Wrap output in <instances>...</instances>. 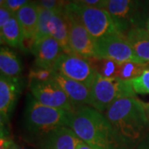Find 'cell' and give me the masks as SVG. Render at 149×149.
Wrapping results in <instances>:
<instances>
[{
	"instance_id": "cell-16",
	"label": "cell",
	"mask_w": 149,
	"mask_h": 149,
	"mask_svg": "<svg viewBox=\"0 0 149 149\" xmlns=\"http://www.w3.org/2000/svg\"><path fill=\"white\" fill-rule=\"evenodd\" d=\"M39 16V4L37 1H32L17 11L16 17L25 40H30L32 43L37 32Z\"/></svg>"
},
{
	"instance_id": "cell-18",
	"label": "cell",
	"mask_w": 149,
	"mask_h": 149,
	"mask_svg": "<svg viewBox=\"0 0 149 149\" xmlns=\"http://www.w3.org/2000/svg\"><path fill=\"white\" fill-rule=\"evenodd\" d=\"M22 63L18 55L10 48L2 47L0 49V72L8 77L17 78L22 73Z\"/></svg>"
},
{
	"instance_id": "cell-12",
	"label": "cell",
	"mask_w": 149,
	"mask_h": 149,
	"mask_svg": "<svg viewBox=\"0 0 149 149\" xmlns=\"http://www.w3.org/2000/svg\"><path fill=\"white\" fill-rule=\"evenodd\" d=\"M37 69L52 70L56 61L63 52L59 42L52 36L43 38L30 47Z\"/></svg>"
},
{
	"instance_id": "cell-1",
	"label": "cell",
	"mask_w": 149,
	"mask_h": 149,
	"mask_svg": "<svg viewBox=\"0 0 149 149\" xmlns=\"http://www.w3.org/2000/svg\"><path fill=\"white\" fill-rule=\"evenodd\" d=\"M79 139L95 149H128L104 113L89 105L71 113L69 126Z\"/></svg>"
},
{
	"instance_id": "cell-9",
	"label": "cell",
	"mask_w": 149,
	"mask_h": 149,
	"mask_svg": "<svg viewBox=\"0 0 149 149\" xmlns=\"http://www.w3.org/2000/svg\"><path fill=\"white\" fill-rule=\"evenodd\" d=\"M64 11L68 23L70 47L73 54L86 59L99 60L95 40L86 30L75 13L65 3Z\"/></svg>"
},
{
	"instance_id": "cell-6",
	"label": "cell",
	"mask_w": 149,
	"mask_h": 149,
	"mask_svg": "<svg viewBox=\"0 0 149 149\" xmlns=\"http://www.w3.org/2000/svg\"><path fill=\"white\" fill-rule=\"evenodd\" d=\"M65 5L74 12L95 41L110 35L121 34L107 9L90 7L73 2H67Z\"/></svg>"
},
{
	"instance_id": "cell-24",
	"label": "cell",
	"mask_w": 149,
	"mask_h": 149,
	"mask_svg": "<svg viewBox=\"0 0 149 149\" xmlns=\"http://www.w3.org/2000/svg\"><path fill=\"white\" fill-rule=\"evenodd\" d=\"M37 3L39 6L49 10H55L65 4L63 0H37Z\"/></svg>"
},
{
	"instance_id": "cell-14",
	"label": "cell",
	"mask_w": 149,
	"mask_h": 149,
	"mask_svg": "<svg viewBox=\"0 0 149 149\" xmlns=\"http://www.w3.org/2000/svg\"><path fill=\"white\" fill-rule=\"evenodd\" d=\"M39 140L42 149H76L80 139L68 127H59Z\"/></svg>"
},
{
	"instance_id": "cell-2",
	"label": "cell",
	"mask_w": 149,
	"mask_h": 149,
	"mask_svg": "<svg viewBox=\"0 0 149 149\" xmlns=\"http://www.w3.org/2000/svg\"><path fill=\"white\" fill-rule=\"evenodd\" d=\"M128 149H133L149 132V115L145 103L136 97L119 100L104 113Z\"/></svg>"
},
{
	"instance_id": "cell-27",
	"label": "cell",
	"mask_w": 149,
	"mask_h": 149,
	"mask_svg": "<svg viewBox=\"0 0 149 149\" xmlns=\"http://www.w3.org/2000/svg\"><path fill=\"white\" fill-rule=\"evenodd\" d=\"M76 149H95L93 148H91V146H89L88 144H86L85 143H84L83 141L81 140H79L78 142V144H77V148Z\"/></svg>"
},
{
	"instance_id": "cell-3",
	"label": "cell",
	"mask_w": 149,
	"mask_h": 149,
	"mask_svg": "<svg viewBox=\"0 0 149 149\" xmlns=\"http://www.w3.org/2000/svg\"><path fill=\"white\" fill-rule=\"evenodd\" d=\"M71 112L40 104L28 93L23 111V127L27 133L37 139L59 127H68Z\"/></svg>"
},
{
	"instance_id": "cell-8",
	"label": "cell",
	"mask_w": 149,
	"mask_h": 149,
	"mask_svg": "<svg viewBox=\"0 0 149 149\" xmlns=\"http://www.w3.org/2000/svg\"><path fill=\"white\" fill-rule=\"evenodd\" d=\"M29 89L32 96L43 105L71 113L76 109L64 91L52 77L47 80L30 77Z\"/></svg>"
},
{
	"instance_id": "cell-11",
	"label": "cell",
	"mask_w": 149,
	"mask_h": 149,
	"mask_svg": "<svg viewBox=\"0 0 149 149\" xmlns=\"http://www.w3.org/2000/svg\"><path fill=\"white\" fill-rule=\"evenodd\" d=\"M22 89L20 77L0 75V119L1 126L9 122Z\"/></svg>"
},
{
	"instance_id": "cell-23",
	"label": "cell",
	"mask_w": 149,
	"mask_h": 149,
	"mask_svg": "<svg viewBox=\"0 0 149 149\" xmlns=\"http://www.w3.org/2000/svg\"><path fill=\"white\" fill-rule=\"evenodd\" d=\"M72 2L75 3H80L103 9H107L109 3V0H73Z\"/></svg>"
},
{
	"instance_id": "cell-13",
	"label": "cell",
	"mask_w": 149,
	"mask_h": 149,
	"mask_svg": "<svg viewBox=\"0 0 149 149\" xmlns=\"http://www.w3.org/2000/svg\"><path fill=\"white\" fill-rule=\"evenodd\" d=\"M52 78L53 79L68 96L70 101L77 108L90 105L91 88L79 81L70 79L52 70Z\"/></svg>"
},
{
	"instance_id": "cell-20",
	"label": "cell",
	"mask_w": 149,
	"mask_h": 149,
	"mask_svg": "<svg viewBox=\"0 0 149 149\" xmlns=\"http://www.w3.org/2000/svg\"><path fill=\"white\" fill-rule=\"evenodd\" d=\"M53 12L54 10H49L39 6V16H38V22H37V32L31 43V46L42 40L43 38L51 36L50 29H49V22L53 14Z\"/></svg>"
},
{
	"instance_id": "cell-19",
	"label": "cell",
	"mask_w": 149,
	"mask_h": 149,
	"mask_svg": "<svg viewBox=\"0 0 149 149\" xmlns=\"http://www.w3.org/2000/svg\"><path fill=\"white\" fill-rule=\"evenodd\" d=\"M134 52L147 64L149 63V32L146 28H135L125 35Z\"/></svg>"
},
{
	"instance_id": "cell-29",
	"label": "cell",
	"mask_w": 149,
	"mask_h": 149,
	"mask_svg": "<svg viewBox=\"0 0 149 149\" xmlns=\"http://www.w3.org/2000/svg\"><path fill=\"white\" fill-rule=\"evenodd\" d=\"M145 105H146V109H147V111H148V113L149 115V103L145 104Z\"/></svg>"
},
{
	"instance_id": "cell-4",
	"label": "cell",
	"mask_w": 149,
	"mask_h": 149,
	"mask_svg": "<svg viewBox=\"0 0 149 149\" xmlns=\"http://www.w3.org/2000/svg\"><path fill=\"white\" fill-rule=\"evenodd\" d=\"M136 95L128 79L104 76L98 72L91 88L89 106L104 113L113 103Z\"/></svg>"
},
{
	"instance_id": "cell-5",
	"label": "cell",
	"mask_w": 149,
	"mask_h": 149,
	"mask_svg": "<svg viewBox=\"0 0 149 149\" xmlns=\"http://www.w3.org/2000/svg\"><path fill=\"white\" fill-rule=\"evenodd\" d=\"M107 10L119 32L126 35L135 28H145L149 17L148 0H109Z\"/></svg>"
},
{
	"instance_id": "cell-22",
	"label": "cell",
	"mask_w": 149,
	"mask_h": 149,
	"mask_svg": "<svg viewBox=\"0 0 149 149\" xmlns=\"http://www.w3.org/2000/svg\"><path fill=\"white\" fill-rule=\"evenodd\" d=\"M32 2L31 0H0L1 7H4L11 13L16 14L23 6Z\"/></svg>"
},
{
	"instance_id": "cell-10",
	"label": "cell",
	"mask_w": 149,
	"mask_h": 149,
	"mask_svg": "<svg viewBox=\"0 0 149 149\" xmlns=\"http://www.w3.org/2000/svg\"><path fill=\"white\" fill-rule=\"evenodd\" d=\"M52 70L90 88L98 74V70L88 59L74 54H61Z\"/></svg>"
},
{
	"instance_id": "cell-28",
	"label": "cell",
	"mask_w": 149,
	"mask_h": 149,
	"mask_svg": "<svg viewBox=\"0 0 149 149\" xmlns=\"http://www.w3.org/2000/svg\"><path fill=\"white\" fill-rule=\"evenodd\" d=\"M146 30L149 32V17H148V21H147V24H146Z\"/></svg>"
},
{
	"instance_id": "cell-26",
	"label": "cell",
	"mask_w": 149,
	"mask_h": 149,
	"mask_svg": "<svg viewBox=\"0 0 149 149\" xmlns=\"http://www.w3.org/2000/svg\"><path fill=\"white\" fill-rule=\"evenodd\" d=\"M133 149H149V132Z\"/></svg>"
},
{
	"instance_id": "cell-25",
	"label": "cell",
	"mask_w": 149,
	"mask_h": 149,
	"mask_svg": "<svg viewBox=\"0 0 149 149\" xmlns=\"http://www.w3.org/2000/svg\"><path fill=\"white\" fill-rule=\"evenodd\" d=\"M14 15L16 14L11 13L10 11L8 10L4 7H1L0 8V27H3L6 22Z\"/></svg>"
},
{
	"instance_id": "cell-17",
	"label": "cell",
	"mask_w": 149,
	"mask_h": 149,
	"mask_svg": "<svg viewBox=\"0 0 149 149\" xmlns=\"http://www.w3.org/2000/svg\"><path fill=\"white\" fill-rule=\"evenodd\" d=\"M0 37L2 43L11 47L20 49L22 52L27 51L24 46L25 39L16 15L12 17L3 27H0Z\"/></svg>"
},
{
	"instance_id": "cell-30",
	"label": "cell",
	"mask_w": 149,
	"mask_h": 149,
	"mask_svg": "<svg viewBox=\"0 0 149 149\" xmlns=\"http://www.w3.org/2000/svg\"><path fill=\"white\" fill-rule=\"evenodd\" d=\"M63 1H68V2H72L73 0H63Z\"/></svg>"
},
{
	"instance_id": "cell-7",
	"label": "cell",
	"mask_w": 149,
	"mask_h": 149,
	"mask_svg": "<svg viewBox=\"0 0 149 149\" xmlns=\"http://www.w3.org/2000/svg\"><path fill=\"white\" fill-rule=\"evenodd\" d=\"M99 60H108L117 64L146 65L134 52L126 37L122 34L110 35L96 41Z\"/></svg>"
},
{
	"instance_id": "cell-21",
	"label": "cell",
	"mask_w": 149,
	"mask_h": 149,
	"mask_svg": "<svg viewBox=\"0 0 149 149\" xmlns=\"http://www.w3.org/2000/svg\"><path fill=\"white\" fill-rule=\"evenodd\" d=\"M136 94L149 95V69L143 70L139 75L128 79Z\"/></svg>"
},
{
	"instance_id": "cell-15",
	"label": "cell",
	"mask_w": 149,
	"mask_h": 149,
	"mask_svg": "<svg viewBox=\"0 0 149 149\" xmlns=\"http://www.w3.org/2000/svg\"><path fill=\"white\" fill-rule=\"evenodd\" d=\"M64 5L54 10L49 22L50 35L58 42L64 53L73 54L70 47L69 29L64 11Z\"/></svg>"
}]
</instances>
